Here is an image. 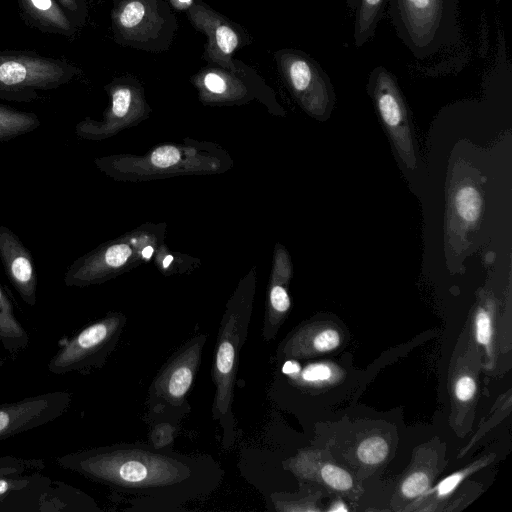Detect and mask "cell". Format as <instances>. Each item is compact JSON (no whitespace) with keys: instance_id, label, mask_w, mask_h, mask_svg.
<instances>
[{"instance_id":"obj_1","label":"cell","mask_w":512,"mask_h":512,"mask_svg":"<svg viewBox=\"0 0 512 512\" xmlns=\"http://www.w3.org/2000/svg\"><path fill=\"white\" fill-rule=\"evenodd\" d=\"M182 458V457H181ZM128 445L95 447L61 455L56 464L111 488L140 493L181 488L192 477L188 458Z\"/></svg>"},{"instance_id":"obj_2","label":"cell","mask_w":512,"mask_h":512,"mask_svg":"<svg viewBox=\"0 0 512 512\" xmlns=\"http://www.w3.org/2000/svg\"><path fill=\"white\" fill-rule=\"evenodd\" d=\"M44 468L42 459L0 457V512L75 510L73 489L45 476Z\"/></svg>"},{"instance_id":"obj_3","label":"cell","mask_w":512,"mask_h":512,"mask_svg":"<svg viewBox=\"0 0 512 512\" xmlns=\"http://www.w3.org/2000/svg\"><path fill=\"white\" fill-rule=\"evenodd\" d=\"M388 1L397 35L416 58L432 56L455 40V0Z\"/></svg>"},{"instance_id":"obj_4","label":"cell","mask_w":512,"mask_h":512,"mask_svg":"<svg viewBox=\"0 0 512 512\" xmlns=\"http://www.w3.org/2000/svg\"><path fill=\"white\" fill-rule=\"evenodd\" d=\"M81 70L67 60L33 51H0V99L32 102L42 92L57 89L75 79Z\"/></svg>"},{"instance_id":"obj_5","label":"cell","mask_w":512,"mask_h":512,"mask_svg":"<svg viewBox=\"0 0 512 512\" xmlns=\"http://www.w3.org/2000/svg\"><path fill=\"white\" fill-rule=\"evenodd\" d=\"M111 22L117 43L150 52L168 49L178 27L166 0H113Z\"/></svg>"},{"instance_id":"obj_6","label":"cell","mask_w":512,"mask_h":512,"mask_svg":"<svg viewBox=\"0 0 512 512\" xmlns=\"http://www.w3.org/2000/svg\"><path fill=\"white\" fill-rule=\"evenodd\" d=\"M251 317V307L244 300L235 301L225 312L219 326L212 379L215 396L212 406L213 418L229 426L234 387L238 371L239 354L243 347Z\"/></svg>"},{"instance_id":"obj_7","label":"cell","mask_w":512,"mask_h":512,"mask_svg":"<svg viewBox=\"0 0 512 512\" xmlns=\"http://www.w3.org/2000/svg\"><path fill=\"white\" fill-rule=\"evenodd\" d=\"M126 325L120 313H108L85 326L60 346L48 363V371L61 375L100 369L114 351Z\"/></svg>"},{"instance_id":"obj_8","label":"cell","mask_w":512,"mask_h":512,"mask_svg":"<svg viewBox=\"0 0 512 512\" xmlns=\"http://www.w3.org/2000/svg\"><path fill=\"white\" fill-rule=\"evenodd\" d=\"M447 199L446 245L449 252L464 256L484 212L481 179L473 166L465 162L453 165Z\"/></svg>"},{"instance_id":"obj_9","label":"cell","mask_w":512,"mask_h":512,"mask_svg":"<svg viewBox=\"0 0 512 512\" xmlns=\"http://www.w3.org/2000/svg\"><path fill=\"white\" fill-rule=\"evenodd\" d=\"M368 91L400 160L414 170L417 154L411 120L395 77L384 67H376L369 76Z\"/></svg>"},{"instance_id":"obj_10","label":"cell","mask_w":512,"mask_h":512,"mask_svg":"<svg viewBox=\"0 0 512 512\" xmlns=\"http://www.w3.org/2000/svg\"><path fill=\"white\" fill-rule=\"evenodd\" d=\"M277 66L299 102L314 117L326 120L335 104L328 76L311 57L295 49L275 54Z\"/></svg>"},{"instance_id":"obj_11","label":"cell","mask_w":512,"mask_h":512,"mask_svg":"<svg viewBox=\"0 0 512 512\" xmlns=\"http://www.w3.org/2000/svg\"><path fill=\"white\" fill-rule=\"evenodd\" d=\"M205 342L206 335H197L173 353L152 382L151 399L170 407L183 404L196 378Z\"/></svg>"},{"instance_id":"obj_12","label":"cell","mask_w":512,"mask_h":512,"mask_svg":"<svg viewBox=\"0 0 512 512\" xmlns=\"http://www.w3.org/2000/svg\"><path fill=\"white\" fill-rule=\"evenodd\" d=\"M184 9L194 27L207 36L204 60L209 64L235 72L237 65L233 54L245 43L244 32L238 25L200 0H191Z\"/></svg>"},{"instance_id":"obj_13","label":"cell","mask_w":512,"mask_h":512,"mask_svg":"<svg viewBox=\"0 0 512 512\" xmlns=\"http://www.w3.org/2000/svg\"><path fill=\"white\" fill-rule=\"evenodd\" d=\"M73 393L52 391L0 405V441L48 424L70 407Z\"/></svg>"},{"instance_id":"obj_14","label":"cell","mask_w":512,"mask_h":512,"mask_svg":"<svg viewBox=\"0 0 512 512\" xmlns=\"http://www.w3.org/2000/svg\"><path fill=\"white\" fill-rule=\"evenodd\" d=\"M0 260L11 284L29 306L36 304L37 274L31 252L8 227L0 224Z\"/></svg>"},{"instance_id":"obj_15","label":"cell","mask_w":512,"mask_h":512,"mask_svg":"<svg viewBox=\"0 0 512 512\" xmlns=\"http://www.w3.org/2000/svg\"><path fill=\"white\" fill-rule=\"evenodd\" d=\"M24 20L43 33L72 37L78 27L57 0H17Z\"/></svg>"},{"instance_id":"obj_16","label":"cell","mask_w":512,"mask_h":512,"mask_svg":"<svg viewBox=\"0 0 512 512\" xmlns=\"http://www.w3.org/2000/svg\"><path fill=\"white\" fill-rule=\"evenodd\" d=\"M0 341L12 354H17L29 344V335L15 316L13 305L0 286Z\"/></svg>"},{"instance_id":"obj_17","label":"cell","mask_w":512,"mask_h":512,"mask_svg":"<svg viewBox=\"0 0 512 512\" xmlns=\"http://www.w3.org/2000/svg\"><path fill=\"white\" fill-rule=\"evenodd\" d=\"M388 0H349L355 9L353 40L356 47H362L374 35Z\"/></svg>"},{"instance_id":"obj_18","label":"cell","mask_w":512,"mask_h":512,"mask_svg":"<svg viewBox=\"0 0 512 512\" xmlns=\"http://www.w3.org/2000/svg\"><path fill=\"white\" fill-rule=\"evenodd\" d=\"M40 126L35 113L0 104V142L30 133Z\"/></svg>"},{"instance_id":"obj_19","label":"cell","mask_w":512,"mask_h":512,"mask_svg":"<svg viewBox=\"0 0 512 512\" xmlns=\"http://www.w3.org/2000/svg\"><path fill=\"white\" fill-rule=\"evenodd\" d=\"M388 454V445L381 437H370L365 439L357 449L359 459L365 464H378Z\"/></svg>"},{"instance_id":"obj_20","label":"cell","mask_w":512,"mask_h":512,"mask_svg":"<svg viewBox=\"0 0 512 512\" xmlns=\"http://www.w3.org/2000/svg\"><path fill=\"white\" fill-rule=\"evenodd\" d=\"M133 89L126 85H115L111 90V114L122 118L130 110L133 100Z\"/></svg>"},{"instance_id":"obj_21","label":"cell","mask_w":512,"mask_h":512,"mask_svg":"<svg viewBox=\"0 0 512 512\" xmlns=\"http://www.w3.org/2000/svg\"><path fill=\"white\" fill-rule=\"evenodd\" d=\"M320 472L322 479L336 490H348L353 484L350 474L335 465L327 464L322 467Z\"/></svg>"},{"instance_id":"obj_22","label":"cell","mask_w":512,"mask_h":512,"mask_svg":"<svg viewBox=\"0 0 512 512\" xmlns=\"http://www.w3.org/2000/svg\"><path fill=\"white\" fill-rule=\"evenodd\" d=\"M482 463L474 464L462 471L456 472L451 474L450 476L446 477L444 480H442L440 483H438L433 489L426 490L423 494L428 495L431 493H435L436 497L441 498L449 495L454 491V489L458 486V484L470 473L474 472L475 470L479 469L482 465Z\"/></svg>"},{"instance_id":"obj_23","label":"cell","mask_w":512,"mask_h":512,"mask_svg":"<svg viewBox=\"0 0 512 512\" xmlns=\"http://www.w3.org/2000/svg\"><path fill=\"white\" fill-rule=\"evenodd\" d=\"M429 487V478L423 472H415L408 476L402 484V493L408 498L423 494Z\"/></svg>"},{"instance_id":"obj_24","label":"cell","mask_w":512,"mask_h":512,"mask_svg":"<svg viewBox=\"0 0 512 512\" xmlns=\"http://www.w3.org/2000/svg\"><path fill=\"white\" fill-rule=\"evenodd\" d=\"M73 23L79 28L87 18L86 0H57Z\"/></svg>"},{"instance_id":"obj_25","label":"cell","mask_w":512,"mask_h":512,"mask_svg":"<svg viewBox=\"0 0 512 512\" xmlns=\"http://www.w3.org/2000/svg\"><path fill=\"white\" fill-rule=\"evenodd\" d=\"M476 338L479 343L488 346L491 341L492 327L491 318L487 310L479 308L476 318Z\"/></svg>"},{"instance_id":"obj_26","label":"cell","mask_w":512,"mask_h":512,"mask_svg":"<svg viewBox=\"0 0 512 512\" xmlns=\"http://www.w3.org/2000/svg\"><path fill=\"white\" fill-rule=\"evenodd\" d=\"M180 159V153L177 148L172 146H163L156 149L151 155V162L159 168H166L176 164Z\"/></svg>"},{"instance_id":"obj_27","label":"cell","mask_w":512,"mask_h":512,"mask_svg":"<svg viewBox=\"0 0 512 512\" xmlns=\"http://www.w3.org/2000/svg\"><path fill=\"white\" fill-rule=\"evenodd\" d=\"M332 375L331 369L325 364H312L302 372L305 381L317 382L328 380Z\"/></svg>"},{"instance_id":"obj_28","label":"cell","mask_w":512,"mask_h":512,"mask_svg":"<svg viewBox=\"0 0 512 512\" xmlns=\"http://www.w3.org/2000/svg\"><path fill=\"white\" fill-rule=\"evenodd\" d=\"M476 391L475 381L469 376H463L458 379L455 386V394L461 401L471 399Z\"/></svg>"},{"instance_id":"obj_29","label":"cell","mask_w":512,"mask_h":512,"mask_svg":"<svg viewBox=\"0 0 512 512\" xmlns=\"http://www.w3.org/2000/svg\"><path fill=\"white\" fill-rule=\"evenodd\" d=\"M300 371V365L293 360H288L283 366V372L286 374H297Z\"/></svg>"},{"instance_id":"obj_30","label":"cell","mask_w":512,"mask_h":512,"mask_svg":"<svg viewBox=\"0 0 512 512\" xmlns=\"http://www.w3.org/2000/svg\"><path fill=\"white\" fill-rule=\"evenodd\" d=\"M152 252H153V249H152V247H150V246H149V247H146V248L143 250L142 254H143V256H144L145 258H149V257L151 256Z\"/></svg>"},{"instance_id":"obj_31","label":"cell","mask_w":512,"mask_h":512,"mask_svg":"<svg viewBox=\"0 0 512 512\" xmlns=\"http://www.w3.org/2000/svg\"><path fill=\"white\" fill-rule=\"evenodd\" d=\"M177 1L181 4L182 8H185L191 2V0H177Z\"/></svg>"},{"instance_id":"obj_32","label":"cell","mask_w":512,"mask_h":512,"mask_svg":"<svg viewBox=\"0 0 512 512\" xmlns=\"http://www.w3.org/2000/svg\"><path fill=\"white\" fill-rule=\"evenodd\" d=\"M172 259H173L172 256H170V255L167 256L163 263L164 267H167L170 264V262L172 261Z\"/></svg>"}]
</instances>
